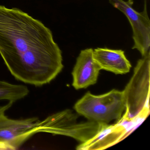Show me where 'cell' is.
<instances>
[{
	"label": "cell",
	"mask_w": 150,
	"mask_h": 150,
	"mask_svg": "<svg viewBox=\"0 0 150 150\" xmlns=\"http://www.w3.org/2000/svg\"><path fill=\"white\" fill-rule=\"evenodd\" d=\"M115 8L120 10L127 17L132 30L134 45L132 49H136L142 57L150 51V21L147 14L146 4L144 10L139 13L132 8L133 1L129 0H108Z\"/></svg>",
	"instance_id": "5b68a950"
},
{
	"label": "cell",
	"mask_w": 150,
	"mask_h": 150,
	"mask_svg": "<svg viewBox=\"0 0 150 150\" xmlns=\"http://www.w3.org/2000/svg\"><path fill=\"white\" fill-rule=\"evenodd\" d=\"M93 56L101 70L116 74H125L130 71L131 64L122 50L98 48L93 50Z\"/></svg>",
	"instance_id": "ba28073f"
},
{
	"label": "cell",
	"mask_w": 150,
	"mask_h": 150,
	"mask_svg": "<svg viewBox=\"0 0 150 150\" xmlns=\"http://www.w3.org/2000/svg\"><path fill=\"white\" fill-rule=\"evenodd\" d=\"M125 108L123 91L116 89L98 96L88 92L74 106L79 115L90 121L105 124L121 120Z\"/></svg>",
	"instance_id": "3957f363"
},
{
	"label": "cell",
	"mask_w": 150,
	"mask_h": 150,
	"mask_svg": "<svg viewBox=\"0 0 150 150\" xmlns=\"http://www.w3.org/2000/svg\"><path fill=\"white\" fill-rule=\"evenodd\" d=\"M29 92L28 88L24 85L0 80V100H6L14 103L27 96Z\"/></svg>",
	"instance_id": "9c48e42d"
},
{
	"label": "cell",
	"mask_w": 150,
	"mask_h": 150,
	"mask_svg": "<svg viewBox=\"0 0 150 150\" xmlns=\"http://www.w3.org/2000/svg\"><path fill=\"white\" fill-rule=\"evenodd\" d=\"M0 112V142L6 144L11 150L19 148L30 137L37 133L38 118L13 119Z\"/></svg>",
	"instance_id": "8992f818"
},
{
	"label": "cell",
	"mask_w": 150,
	"mask_h": 150,
	"mask_svg": "<svg viewBox=\"0 0 150 150\" xmlns=\"http://www.w3.org/2000/svg\"><path fill=\"white\" fill-rule=\"evenodd\" d=\"M0 55L16 80L35 86L50 83L64 67L50 30L22 10L1 5Z\"/></svg>",
	"instance_id": "6da1fadb"
},
{
	"label": "cell",
	"mask_w": 150,
	"mask_h": 150,
	"mask_svg": "<svg viewBox=\"0 0 150 150\" xmlns=\"http://www.w3.org/2000/svg\"><path fill=\"white\" fill-rule=\"evenodd\" d=\"M93 49L81 51L77 58L72 74V86L76 89L86 88L96 83L101 70L94 59Z\"/></svg>",
	"instance_id": "52a82bcc"
},
{
	"label": "cell",
	"mask_w": 150,
	"mask_h": 150,
	"mask_svg": "<svg viewBox=\"0 0 150 150\" xmlns=\"http://www.w3.org/2000/svg\"><path fill=\"white\" fill-rule=\"evenodd\" d=\"M13 103L12 102H8V103L6 105L0 106V112L2 111H6L12 107Z\"/></svg>",
	"instance_id": "30bf717a"
},
{
	"label": "cell",
	"mask_w": 150,
	"mask_h": 150,
	"mask_svg": "<svg viewBox=\"0 0 150 150\" xmlns=\"http://www.w3.org/2000/svg\"><path fill=\"white\" fill-rule=\"evenodd\" d=\"M108 124L90 121L78 123L77 116L70 110L53 114L43 121H39L38 132H47L71 137L85 144L98 136Z\"/></svg>",
	"instance_id": "277c9868"
},
{
	"label": "cell",
	"mask_w": 150,
	"mask_h": 150,
	"mask_svg": "<svg viewBox=\"0 0 150 150\" xmlns=\"http://www.w3.org/2000/svg\"><path fill=\"white\" fill-rule=\"evenodd\" d=\"M11 150V149L9 146L3 142H0V150Z\"/></svg>",
	"instance_id": "8fae6325"
},
{
	"label": "cell",
	"mask_w": 150,
	"mask_h": 150,
	"mask_svg": "<svg viewBox=\"0 0 150 150\" xmlns=\"http://www.w3.org/2000/svg\"><path fill=\"white\" fill-rule=\"evenodd\" d=\"M139 59L134 73L123 90L125 110L123 121L145 118L150 112V53L148 52Z\"/></svg>",
	"instance_id": "7a4b0ae2"
}]
</instances>
